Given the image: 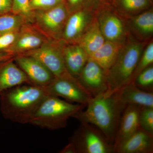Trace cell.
<instances>
[{"label": "cell", "mask_w": 153, "mask_h": 153, "mask_svg": "<svg viewBox=\"0 0 153 153\" xmlns=\"http://www.w3.org/2000/svg\"><path fill=\"white\" fill-rule=\"evenodd\" d=\"M141 108L137 105H129L123 110L114 142L115 153L119 146L140 128L139 116Z\"/></svg>", "instance_id": "cell-15"}, {"label": "cell", "mask_w": 153, "mask_h": 153, "mask_svg": "<svg viewBox=\"0 0 153 153\" xmlns=\"http://www.w3.org/2000/svg\"><path fill=\"white\" fill-rule=\"evenodd\" d=\"M139 123L140 127L153 134V108H141Z\"/></svg>", "instance_id": "cell-27"}, {"label": "cell", "mask_w": 153, "mask_h": 153, "mask_svg": "<svg viewBox=\"0 0 153 153\" xmlns=\"http://www.w3.org/2000/svg\"><path fill=\"white\" fill-rule=\"evenodd\" d=\"M103 3L102 0H88V7L94 9L95 10L96 9Z\"/></svg>", "instance_id": "cell-34"}, {"label": "cell", "mask_w": 153, "mask_h": 153, "mask_svg": "<svg viewBox=\"0 0 153 153\" xmlns=\"http://www.w3.org/2000/svg\"><path fill=\"white\" fill-rule=\"evenodd\" d=\"M44 88L49 95L61 97L67 101L77 104L86 105L92 97L77 79L70 74L55 77L51 83Z\"/></svg>", "instance_id": "cell-9"}, {"label": "cell", "mask_w": 153, "mask_h": 153, "mask_svg": "<svg viewBox=\"0 0 153 153\" xmlns=\"http://www.w3.org/2000/svg\"><path fill=\"white\" fill-rule=\"evenodd\" d=\"M60 153H77L76 148L72 143L69 142V143L63 148Z\"/></svg>", "instance_id": "cell-32"}, {"label": "cell", "mask_w": 153, "mask_h": 153, "mask_svg": "<svg viewBox=\"0 0 153 153\" xmlns=\"http://www.w3.org/2000/svg\"><path fill=\"white\" fill-rule=\"evenodd\" d=\"M115 93L125 106L133 105L141 108H153V92L141 90L134 83L125 85Z\"/></svg>", "instance_id": "cell-18"}, {"label": "cell", "mask_w": 153, "mask_h": 153, "mask_svg": "<svg viewBox=\"0 0 153 153\" xmlns=\"http://www.w3.org/2000/svg\"><path fill=\"white\" fill-rule=\"evenodd\" d=\"M117 153H153V134L140 128L116 149Z\"/></svg>", "instance_id": "cell-17"}, {"label": "cell", "mask_w": 153, "mask_h": 153, "mask_svg": "<svg viewBox=\"0 0 153 153\" xmlns=\"http://www.w3.org/2000/svg\"><path fill=\"white\" fill-rule=\"evenodd\" d=\"M13 0H0V16L12 13Z\"/></svg>", "instance_id": "cell-31"}, {"label": "cell", "mask_w": 153, "mask_h": 153, "mask_svg": "<svg viewBox=\"0 0 153 153\" xmlns=\"http://www.w3.org/2000/svg\"><path fill=\"white\" fill-rule=\"evenodd\" d=\"M86 106L85 111H78L72 117L80 122L95 126L114 144L122 114L126 106L121 102L115 92L92 97Z\"/></svg>", "instance_id": "cell-1"}, {"label": "cell", "mask_w": 153, "mask_h": 153, "mask_svg": "<svg viewBox=\"0 0 153 153\" xmlns=\"http://www.w3.org/2000/svg\"><path fill=\"white\" fill-rule=\"evenodd\" d=\"M24 84L33 85L25 72L15 63L14 57L0 62V93Z\"/></svg>", "instance_id": "cell-16"}, {"label": "cell", "mask_w": 153, "mask_h": 153, "mask_svg": "<svg viewBox=\"0 0 153 153\" xmlns=\"http://www.w3.org/2000/svg\"><path fill=\"white\" fill-rule=\"evenodd\" d=\"M19 31L11 32L0 36V51H6L13 44L16 39Z\"/></svg>", "instance_id": "cell-29"}, {"label": "cell", "mask_w": 153, "mask_h": 153, "mask_svg": "<svg viewBox=\"0 0 153 153\" xmlns=\"http://www.w3.org/2000/svg\"><path fill=\"white\" fill-rule=\"evenodd\" d=\"M113 0H102L103 3H106V4H111Z\"/></svg>", "instance_id": "cell-35"}, {"label": "cell", "mask_w": 153, "mask_h": 153, "mask_svg": "<svg viewBox=\"0 0 153 153\" xmlns=\"http://www.w3.org/2000/svg\"><path fill=\"white\" fill-rule=\"evenodd\" d=\"M64 3L70 15L84 7H88V0H64Z\"/></svg>", "instance_id": "cell-30"}, {"label": "cell", "mask_w": 153, "mask_h": 153, "mask_svg": "<svg viewBox=\"0 0 153 153\" xmlns=\"http://www.w3.org/2000/svg\"><path fill=\"white\" fill-rule=\"evenodd\" d=\"M124 43L105 41L97 51L88 56L106 71L114 63Z\"/></svg>", "instance_id": "cell-20"}, {"label": "cell", "mask_w": 153, "mask_h": 153, "mask_svg": "<svg viewBox=\"0 0 153 153\" xmlns=\"http://www.w3.org/2000/svg\"><path fill=\"white\" fill-rule=\"evenodd\" d=\"M65 43L62 40H48L38 49L21 55L37 59L52 72L55 77L68 74L66 70L63 49Z\"/></svg>", "instance_id": "cell-8"}, {"label": "cell", "mask_w": 153, "mask_h": 153, "mask_svg": "<svg viewBox=\"0 0 153 153\" xmlns=\"http://www.w3.org/2000/svg\"><path fill=\"white\" fill-rule=\"evenodd\" d=\"M95 17V10L84 7L68 16L61 39L66 44H77L83 33Z\"/></svg>", "instance_id": "cell-11"}, {"label": "cell", "mask_w": 153, "mask_h": 153, "mask_svg": "<svg viewBox=\"0 0 153 153\" xmlns=\"http://www.w3.org/2000/svg\"><path fill=\"white\" fill-rule=\"evenodd\" d=\"M100 29L106 41L125 43L128 38L125 19L110 4L102 3L95 10Z\"/></svg>", "instance_id": "cell-7"}, {"label": "cell", "mask_w": 153, "mask_h": 153, "mask_svg": "<svg viewBox=\"0 0 153 153\" xmlns=\"http://www.w3.org/2000/svg\"><path fill=\"white\" fill-rule=\"evenodd\" d=\"M69 142L74 144L77 153H115L113 144L100 130L87 123L80 122Z\"/></svg>", "instance_id": "cell-5"}, {"label": "cell", "mask_w": 153, "mask_h": 153, "mask_svg": "<svg viewBox=\"0 0 153 153\" xmlns=\"http://www.w3.org/2000/svg\"><path fill=\"white\" fill-rule=\"evenodd\" d=\"M12 13L23 17L27 23H33L34 11L30 7V0H13Z\"/></svg>", "instance_id": "cell-25"}, {"label": "cell", "mask_w": 153, "mask_h": 153, "mask_svg": "<svg viewBox=\"0 0 153 153\" xmlns=\"http://www.w3.org/2000/svg\"><path fill=\"white\" fill-rule=\"evenodd\" d=\"M86 106L72 104L57 97L48 95L38 105L29 123L51 130L64 128L69 118Z\"/></svg>", "instance_id": "cell-4"}, {"label": "cell", "mask_w": 153, "mask_h": 153, "mask_svg": "<svg viewBox=\"0 0 153 153\" xmlns=\"http://www.w3.org/2000/svg\"><path fill=\"white\" fill-rule=\"evenodd\" d=\"M117 12L124 17L139 14L150 8L152 0H113L111 4Z\"/></svg>", "instance_id": "cell-22"}, {"label": "cell", "mask_w": 153, "mask_h": 153, "mask_svg": "<svg viewBox=\"0 0 153 153\" xmlns=\"http://www.w3.org/2000/svg\"><path fill=\"white\" fill-rule=\"evenodd\" d=\"M14 61L25 72L33 85L47 87L55 78L52 72L37 59L30 56L18 55Z\"/></svg>", "instance_id": "cell-13"}, {"label": "cell", "mask_w": 153, "mask_h": 153, "mask_svg": "<svg viewBox=\"0 0 153 153\" xmlns=\"http://www.w3.org/2000/svg\"><path fill=\"white\" fill-rule=\"evenodd\" d=\"M69 15L63 2L49 10L34 11L33 24L49 40H60Z\"/></svg>", "instance_id": "cell-6"}, {"label": "cell", "mask_w": 153, "mask_h": 153, "mask_svg": "<svg viewBox=\"0 0 153 153\" xmlns=\"http://www.w3.org/2000/svg\"><path fill=\"white\" fill-rule=\"evenodd\" d=\"M64 2V0H30V5L33 11L45 10L55 7Z\"/></svg>", "instance_id": "cell-28"}, {"label": "cell", "mask_w": 153, "mask_h": 153, "mask_svg": "<svg viewBox=\"0 0 153 153\" xmlns=\"http://www.w3.org/2000/svg\"><path fill=\"white\" fill-rule=\"evenodd\" d=\"M77 79L92 97L103 94L108 90L106 71L90 58Z\"/></svg>", "instance_id": "cell-10"}, {"label": "cell", "mask_w": 153, "mask_h": 153, "mask_svg": "<svg viewBox=\"0 0 153 153\" xmlns=\"http://www.w3.org/2000/svg\"><path fill=\"white\" fill-rule=\"evenodd\" d=\"M133 83L141 90L153 92V65L149 66L139 74Z\"/></svg>", "instance_id": "cell-26"}, {"label": "cell", "mask_w": 153, "mask_h": 153, "mask_svg": "<svg viewBox=\"0 0 153 153\" xmlns=\"http://www.w3.org/2000/svg\"><path fill=\"white\" fill-rule=\"evenodd\" d=\"M124 18L129 38L140 42H149L152 39V7L137 15Z\"/></svg>", "instance_id": "cell-14"}, {"label": "cell", "mask_w": 153, "mask_h": 153, "mask_svg": "<svg viewBox=\"0 0 153 153\" xmlns=\"http://www.w3.org/2000/svg\"><path fill=\"white\" fill-rule=\"evenodd\" d=\"M149 42H140L128 37L121 48L114 63L106 71L108 88L105 93L111 94L128 84Z\"/></svg>", "instance_id": "cell-3"}, {"label": "cell", "mask_w": 153, "mask_h": 153, "mask_svg": "<svg viewBox=\"0 0 153 153\" xmlns=\"http://www.w3.org/2000/svg\"><path fill=\"white\" fill-rule=\"evenodd\" d=\"M26 23L23 17L12 13L0 16V36L19 31Z\"/></svg>", "instance_id": "cell-23"}, {"label": "cell", "mask_w": 153, "mask_h": 153, "mask_svg": "<svg viewBox=\"0 0 153 153\" xmlns=\"http://www.w3.org/2000/svg\"><path fill=\"white\" fill-rule=\"evenodd\" d=\"M153 41L150 40L146 45L141 56L140 58L133 73L131 77L129 83H133L137 76L141 72L153 65Z\"/></svg>", "instance_id": "cell-24"}, {"label": "cell", "mask_w": 153, "mask_h": 153, "mask_svg": "<svg viewBox=\"0 0 153 153\" xmlns=\"http://www.w3.org/2000/svg\"><path fill=\"white\" fill-rule=\"evenodd\" d=\"M105 41L95 15L93 21L81 36L77 44L89 56L100 48Z\"/></svg>", "instance_id": "cell-21"}, {"label": "cell", "mask_w": 153, "mask_h": 153, "mask_svg": "<svg viewBox=\"0 0 153 153\" xmlns=\"http://www.w3.org/2000/svg\"><path fill=\"white\" fill-rule=\"evenodd\" d=\"M49 95L44 88L21 85L0 93V109L4 117L11 121L29 123L38 105Z\"/></svg>", "instance_id": "cell-2"}, {"label": "cell", "mask_w": 153, "mask_h": 153, "mask_svg": "<svg viewBox=\"0 0 153 153\" xmlns=\"http://www.w3.org/2000/svg\"><path fill=\"white\" fill-rule=\"evenodd\" d=\"M64 63L67 71L77 79L88 59V55L77 44L65 43L63 49Z\"/></svg>", "instance_id": "cell-19"}, {"label": "cell", "mask_w": 153, "mask_h": 153, "mask_svg": "<svg viewBox=\"0 0 153 153\" xmlns=\"http://www.w3.org/2000/svg\"><path fill=\"white\" fill-rule=\"evenodd\" d=\"M15 56L14 54L10 52L5 51H1L0 52V62L14 58Z\"/></svg>", "instance_id": "cell-33"}, {"label": "cell", "mask_w": 153, "mask_h": 153, "mask_svg": "<svg viewBox=\"0 0 153 153\" xmlns=\"http://www.w3.org/2000/svg\"><path fill=\"white\" fill-rule=\"evenodd\" d=\"M48 40L33 23H26L19 30L13 44L6 51L15 56L22 55L38 49Z\"/></svg>", "instance_id": "cell-12"}, {"label": "cell", "mask_w": 153, "mask_h": 153, "mask_svg": "<svg viewBox=\"0 0 153 153\" xmlns=\"http://www.w3.org/2000/svg\"><path fill=\"white\" fill-rule=\"evenodd\" d=\"M0 52H1V51H0Z\"/></svg>", "instance_id": "cell-36"}]
</instances>
